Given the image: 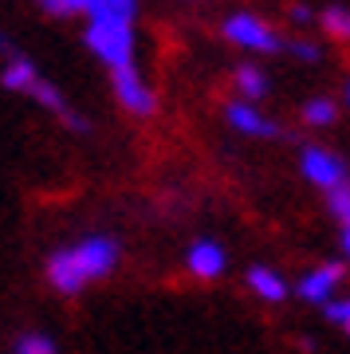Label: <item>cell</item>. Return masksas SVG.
<instances>
[{"label": "cell", "mask_w": 350, "mask_h": 354, "mask_svg": "<svg viewBox=\"0 0 350 354\" xmlns=\"http://www.w3.org/2000/svg\"><path fill=\"white\" fill-rule=\"evenodd\" d=\"M118 268V244L111 236H87L75 248H59L48 260V283L59 295H79L95 279L111 276Z\"/></svg>", "instance_id": "6da1fadb"}, {"label": "cell", "mask_w": 350, "mask_h": 354, "mask_svg": "<svg viewBox=\"0 0 350 354\" xmlns=\"http://www.w3.org/2000/svg\"><path fill=\"white\" fill-rule=\"evenodd\" d=\"M87 48L102 67H122L134 64V28L126 20H91L87 24Z\"/></svg>", "instance_id": "7a4b0ae2"}, {"label": "cell", "mask_w": 350, "mask_h": 354, "mask_svg": "<svg viewBox=\"0 0 350 354\" xmlns=\"http://www.w3.org/2000/svg\"><path fill=\"white\" fill-rule=\"evenodd\" d=\"M225 39L228 44H237L244 51H260V55H275V51L284 48V39L275 36V28L268 20L252 12H232L225 20Z\"/></svg>", "instance_id": "3957f363"}, {"label": "cell", "mask_w": 350, "mask_h": 354, "mask_svg": "<svg viewBox=\"0 0 350 354\" xmlns=\"http://www.w3.org/2000/svg\"><path fill=\"white\" fill-rule=\"evenodd\" d=\"M300 169H303V177L311 181L315 189H323V193H331V189H338L342 181H350V177H347V162H342L338 153L323 150V146H303Z\"/></svg>", "instance_id": "277c9868"}, {"label": "cell", "mask_w": 350, "mask_h": 354, "mask_svg": "<svg viewBox=\"0 0 350 354\" xmlns=\"http://www.w3.org/2000/svg\"><path fill=\"white\" fill-rule=\"evenodd\" d=\"M111 83H114V95H118V102H122L126 111L134 114V118H150L154 114V91L146 87V79H142V71H138L134 64H122L111 71Z\"/></svg>", "instance_id": "5b68a950"}, {"label": "cell", "mask_w": 350, "mask_h": 354, "mask_svg": "<svg viewBox=\"0 0 350 354\" xmlns=\"http://www.w3.org/2000/svg\"><path fill=\"white\" fill-rule=\"evenodd\" d=\"M342 279H347V268L342 264H319V268H311L307 276L300 279V299H307V304H319V307H326L331 299H335V291L342 288Z\"/></svg>", "instance_id": "8992f818"}, {"label": "cell", "mask_w": 350, "mask_h": 354, "mask_svg": "<svg viewBox=\"0 0 350 354\" xmlns=\"http://www.w3.org/2000/svg\"><path fill=\"white\" fill-rule=\"evenodd\" d=\"M225 118L237 134H248V138H275V134H279V127H275L272 118H264V114L256 111V106H248V102H228Z\"/></svg>", "instance_id": "52a82bcc"}, {"label": "cell", "mask_w": 350, "mask_h": 354, "mask_svg": "<svg viewBox=\"0 0 350 354\" xmlns=\"http://www.w3.org/2000/svg\"><path fill=\"white\" fill-rule=\"evenodd\" d=\"M185 268L197 279H221L225 276V268H228V256H225V248H221L217 241H197L193 248H189V256H185Z\"/></svg>", "instance_id": "ba28073f"}, {"label": "cell", "mask_w": 350, "mask_h": 354, "mask_svg": "<svg viewBox=\"0 0 350 354\" xmlns=\"http://www.w3.org/2000/svg\"><path fill=\"white\" fill-rule=\"evenodd\" d=\"M248 291L252 295H260L264 304H284L288 299V279L279 276L275 268H268V264H256V268H248Z\"/></svg>", "instance_id": "9c48e42d"}, {"label": "cell", "mask_w": 350, "mask_h": 354, "mask_svg": "<svg viewBox=\"0 0 350 354\" xmlns=\"http://www.w3.org/2000/svg\"><path fill=\"white\" fill-rule=\"evenodd\" d=\"M83 12L91 20H126V24H134L138 0H83Z\"/></svg>", "instance_id": "30bf717a"}, {"label": "cell", "mask_w": 350, "mask_h": 354, "mask_svg": "<svg viewBox=\"0 0 350 354\" xmlns=\"http://www.w3.org/2000/svg\"><path fill=\"white\" fill-rule=\"evenodd\" d=\"M36 67L28 64V59H20V55H16V59H8V64H4V71H0V83H4V87L8 91H24L28 95V87H32V83H36Z\"/></svg>", "instance_id": "8fae6325"}, {"label": "cell", "mask_w": 350, "mask_h": 354, "mask_svg": "<svg viewBox=\"0 0 350 354\" xmlns=\"http://www.w3.org/2000/svg\"><path fill=\"white\" fill-rule=\"evenodd\" d=\"M28 95H32V99H36L39 106H48V111H55V114H59V118H67V114H71V106L63 102L59 87H51L48 79H36V83L28 87Z\"/></svg>", "instance_id": "7c38bea8"}, {"label": "cell", "mask_w": 350, "mask_h": 354, "mask_svg": "<svg viewBox=\"0 0 350 354\" xmlns=\"http://www.w3.org/2000/svg\"><path fill=\"white\" fill-rule=\"evenodd\" d=\"M12 354H59V346H55V339L44 335V330H24V335L12 342Z\"/></svg>", "instance_id": "4fadbf2b"}, {"label": "cell", "mask_w": 350, "mask_h": 354, "mask_svg": "<svg viewBox=\"0 0 350 354\" xmlns=\"http://www.w3.org/2000/svg\"><path fill=\"white\" fill-rule=\"evenodd\" d=\"M237 87H240V95L244 99H264V91H268V79H264V71L260 67H252V64H244V67H237Z\"/></svg>", "instance_id": "5bb4252c"}, {"label": "cell", "mask_w": 350, "mask_h": 354, "mask_svg": "<svg viewBox=\"0 0 350 354\" xmlns=\"http://www.w3.org/2000/svg\"><path fill=\"white\" fill-rule=\"evenodd\" d=\"M319 24H323L326 36H335V39H350V8H342V4H331V8H323Z\"/></svg>", "instance_id": "9a60e30c"}, {"label": "cell", "mask_w": 350, "mask_h": 354, "mask_svg": "<svg viewBox=\"0 0 350 354\" xmlns=\"http://www.w3.org/2000/svg\"><path fill=\"white\" fill-rule=\"evenodd\" d=\"M338 118V106L331 99H307L303 102V122L307 127H331Z\"/></svg>", "instance_id": "2e32d148"}, {"label": "cell", "mask_w": 350, "mask_h": 354, "mask_svg": "<svg viewBox=\"0 0 350 354\" xmlns=\"http://www.w3.org/2000/svg\"><path fill=\"white\" fill-rule=\"evenodd\" d=\"M326 209H331V216L338 225H350V181H342L338 189L326 193Z\"/></svg>", "instance_id": "e0dca14e"}, {"label": "cell", "mask_w": 350, "mask_h": 354, "mask_svg": "<svg viewBox=\"0 0 350 354\" xmlns=\"http://www.w3.org/2000/svg\"><path fill=\"white\" fill-rule=\"evenodd\" d=\"M326 319H331L338 330H347L350 335V295L347 299H331V304H326Z\"/></svg>", "instance_id": "ac0fdd59"}, {"label": "cell", "mask_w": 350, "mask_h": 354, "mask_svg": "<svg viewBox=\"0 0 350 354\" xmlns=\"http://www.w3.org/2000/svg\"><path fill=\"white\" fill-rule=\"evenodd\" d=\"M39 8L48 16H75L83 12V0H39Z\"/></svg>", "instance_id": "d6986e66"}, {"label": "cell", "mask_w": 350, "mask_h": 354, "mask_svg": "<svg viewBox=\"0 0 350 354\" xmlns=\"http://www.w3.org/2000/svg\"><path fill=\"white\" fill-rule=\"evenodd\" d=\"M288 48H291V55H300L303 64H315L319 59V48H315L311 39H291Z\"/></svg>", "instance_id": "ffe728a7"}, {"label": "cell", "mask_w": 350, "mask_h": 354, "mask_svg": "<svg viewBox=\"0 0 350 354\" xmlns=\"http://www.w3.org/2000/svg\"><path fill=\"white\" fill-rule=\"evenodd\" d=\"M291 20H295V24H311L315 12L307 8V4H291Z\"/></svg>", "instance_id": "44dd1931"}, {"label": "cell", "mask_w": 350, "mask_h": 354, "mask_svg": "<svg viewBox=\"0 0 350 354\" xmlns=\"http://www.w3.org/2000/svg\"><path fill=\"white\" fill-rule=\"evenodd\" d=\"M338 244H342V256L350 260V225H342V241H338Z\"/></svg>", "instance_id": "7402d4cb"}, {"label": "cell", "mask_w": 350, "mask_h": 354, "mask_svg": "<svg viewBox=\"0 0 350 354\" xmlns=\"http://www.w3.org/2000/svg\"><path fill=\"white\" fill-rule=\"evenodd\" d=\"M347 102H350V79H347Z\"/></svg>", "instance_id": "603a6c76"}]
</instances>
